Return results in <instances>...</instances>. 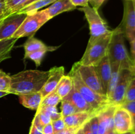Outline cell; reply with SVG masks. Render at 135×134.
Here are the masks:
<instances>
[{
  "instance_id": "f35d334b",
  "label": "cell",
  "mask_w": 135,
  "mask_h": 134,
  "mask_svg": "<svg viewBox=\"0 0 135 134\" xmlns=\"http://www.w3.org/2000/svg\"><path fill=\"white\" fill-rule=\"evenodd\" d=\"M131 43V59L133 60L135 69V39L130 42Z\"/></svg>"
},
{
  "instance_id": "681fc988",
  "label": "cell",
  "mask_w": 135,
  "mask_h": 134,
  "mask_svg": "<svg viewBox=\"0 0 135 134\" xmlns=\"http://www.w3.org/2000/svg\"><path fill=\"white\" fill-rule=\"evenodd\" d=\"M133 1H134V2H135V0H133Z\"/></svg>"
},
{
  "instance_id": "74e56055",
  "label": "cell",
  "mask_w": 135,
  "mask_h": 134,
  "mask_svg": "<svg viewBox=\"0 0 135 134\" xmlns=\"http://www.w3.org/2000/svg\"><path fill=\"white\" fill-rule=\"evenodd\" d=\"M43 134H55L51 123H48V124L44 126Z\"/></svg>"
},
{
  "instance_id": "7a4b0ae2",
  "label": "cell",
  "mask_w": 135,
  "mask_h": 134,
  "mask_svg": "<svg viewBox=\"0 0 135 134\" xmlns=\"http://www.w3.org/2000/svg\"><path fill=\"white\" fill-rule=\"evenodd\" d=\"M108 49V56L110 64H117L121 69H127L135 73L134 64L125 47V35L121 25L114 29Z\"/></svg>"
},
{
  "instance_id": "c3c4849f",
  "label": "cell",
  "mask_w": 135,
  "mask_h": 134,
  "mask_svg": "<svg viewBox=\"0 0 135 134\" xmlns=\"http://www.w3.org/2000/svg\"><path fill=\"white\" fill-rule=\"evenodd\" d=\"M133 131L135 133V123H134V126H133Z\"/></svg>"
},
{
  "instance_id": "4fadbf2b",
  "label": "cell",
  "mask_w": 135,
  "mask_h": 134,
  "mask_svg": "<svg viewBox=\"0 0 135 134\" xmlns=\"http://www.w3.org/2000/svg\"><path fill=\"white\" fill-rule=\"evenodd\" d=\"M94 67L101 81L103 91L104 95H106L108 84L112 74V67L108 55H105Z\"/></svg>"
},
{
  "instance_id": "f1b7e54d",
  "label": "cell",
  "mask_w": 135,
  "mask_h": 134,
  "mask_svg": "<svg viewBox=\"0 0 135 134\" xmlns=\"http://www.w3.org/2000/svg\"><path fill=\"white\" fill-rule=\"evenodd\" d=\"M44 126L40 123L37 114H35L32 122L29 134H43Z\"/></svg>"
},
{
  "instance_id": "6da1fadb",
  "label": "cell",
  "mask_w": 135,
  "mask_h": 134,
  "mask_svg": "<svg viewBox=\"0 0 135 134\" xmlns=\"http://www.w3.org/2000/svg\"><path fill=\"white\" fill-rule=\"evenodd\" d=\"M50 76V71L28 70L11 76L9 94L17 95L40 92Z\"/></svg>"
},
{
  "instance_id": "d590c367",
  "label": "cell",
  "mask_w": 135,
  "mask_h": 134,
  "mask_svg": "<svg viewBox=\"0 0 135 134\" xmlns=\"http://www.w3.org/2000/svg\"><path fill=\"white\" fill-rule=\"evenodd\" d=\"M105 0H88V2L91 4L92 7L98 10Z\"/></svg>"
},
{
  "instance_id": "9a60e30c",
  "label": "cell",
  "mask_w": 135,
  "mask_h": 134,
  "mask_svg": "<svg viewBox=\"0 0 135 134\" xmlns=\"http://www.w3.org/2000/svg\"><path fill=\"white\" fill-rule=\"evenodd\" d=\"M94 115L88 112H78L63 118L66 127H80L88 122Z\"/></svg>"
},
{
  "instance_id": "d4e9b609",
  "label": "cell",
  "mask_w": 135,
  "mask_h": 134,
  "mask_svg": "<svg viewBox=\"0 0 135 134\" xmlns=\"http://www.w3.org/2000/svg\"><path fill=\"white\" fill-rule=\"evenodd\" d=\"M48 51L47 50H39V51H34V52L26 53L25 54V59H28L34 62L36 66H39L41 64L42 60L45 54Z\"/></svg>"
},
{
  "instance_id": "e0dca14e",
  "label": "cell",
  "mask_w": 135,
  "mask_h": 134,
  "mask_svg": "<svg viewBox=\"0 0 135 134\" xmlns=\"http://www.w3.org/2000/svg\"><path fill=\"white\" fill-rule=\"evenodd\" d=\"M18 96H19V102H21V105L25 107L32 110H38L43 99L42 95L40 92L22 94Z\"/></svg>"
},
{
  "instance_id": "f546056e",
  "label": "cell",
  "mask_w": 135,
  "mask_h": 134,
  "mask_svg": "<svg viewBox=\"0 0 135 134\" xmlns=\"http://www.w3.org/2000/svg\"><path fill=\"white\" fill-rule=\"evenodd\" d=\"M38 109H41L43 110H44V111L46 112L50 116V118H51V122L54 120H56L59 119V118H61L62 117L61 114L58 112L56 106H40Z\"/></svg>"
},
{
  "instance_id": "b9f144b4",
  "label": "cell",
  "mask_w": 135,
  "mask_h": 134,
  "mask_svg": "<svg viewBox=\"0 0 135 134\" xmlns=\"http://www.w3.org/2000/svg\"><path fill=\"white\" fill-rule=\"evenodd\" d=\"M38 1V0H26V1H25V2L23 3L22 4V5H21V7H20L19 8H18V10L17 11V12L18 11L21 10L22 9H23L24 7H26L27 5H30V4H31L32 3L34 2V1Z\"/></svg>"
},
{
  "instance_id": "d6a6232c",
  "label": "cell",
  "mask_w": 135,
  "mask_h": 134,
  "mask_svg": "<svg viewBox=\"0 0 135 134\" xmlns=\"http://www.w3.org/2000/svg\"><path fill=\"white\" fill-rule=\"evenodd\" d=\"M51 124H52L53 128H54L55 133L64 130L66 127V125L65 123L64 120H63V117L56 120L52 121L51 122Z\"/></svg>"
},
{
  "instance_id": "1f68e13d",
  "label": "cell",
  "mask_w": 135,
  "mask_h": 134,
  "mask_svg": "<svg viewBox=\"0 0 135 134\" xmlns=\"http://www.w3.org/2000/svg\"><path fill=\"white\" fill-rule=\"evenodd\" d=\"M122 108L125 109V110H127L129 114L131 116L133 120V123H135V101H127L124 102L119 105Z\"/></svg>"
},
{
  "instance_id": "60d3db41",
  "label": "cell",
  "mask_w": 135,
  "mask_h": 134,
  "mask_svg": "<svg viewBox=\"0 0 135 134\" xmlns=\"http://www.w3.org/2000/svg\"><path fill=\"white\" fill-rule=\"evenodd\" d=\"M83 130H84V134H92L90 127L89 121H88V122H86V123L83 126Z\"/></svg>"
},
{
  "instance_id": "816d5d0a",
  "label": "cell",
  "mask_w": 135,
  "mask_h": 134,
  "mask_svg": "<svg viewBox=\"0 0 135 134\" xmlns=\"http://www.w3.org/2000/svg\"><path fill=\"white\" fill-rule=\"evenodd\" d=\"M134 3H135V2H134Z\"/></svg>"
},
{
  "instance_id": "bcb514c9",
  "label": "cell",
  "mask_w": 135,
  "mask_h": 134,
  "mask_svg": "<svg viewBox=\"0 0 135 134\" xmlns=\"http://www.w3.org/2000/svg\"><path fill=\"white\" fill-rule=\"evenodd\" d=\"M105 134H118V133H117L114 130H108V131H107V132L105 133Z\"/></svg>"
},
{
  "instance_id": "7402d4cb",
  "label": "cell",
  "mask_w": 135,
  "mask_h": 134,
  "mask_svg": "<svg viewBox=\"0 0 135 134\" xmlns=\"http://www.w3.org/2000/svg\"><path fill=\"white\" fill-rule=\"evenodd\" d=\"M56 0H38L32 3L30 5H27L26 7H24L21 10L18 11L17 13H25V14H31L35 12L39 11V9H42L44 7H46L47 5H50L53 3Z\"/></svg>"
},
{
  "instance_id": "f907efd6",
  "label": "cell",
  "mask_w": 135,
  "mask_h": 134,
  "mask_svg": "<svg viewBox=\"0 0 135 134\" xmlns=\"http://www.w3.org/2000/svg\"><path fill=\"white\" fill-rule=\"evenodd\" d=\"M124 1H127V0H124Z\"/></svg>"
},
{
  "instance_id": "3957f363",
  "label": "cell",
  "mask_w": 135,
  "mask_h": 134,
  "mask_svg": "<svg viewBox=\"0 0 135 134\" xmlns=\"http://www.w3.org/2000/svg\"><path fill=\"white\" fill-rule=\"evenodd\" d=\"M68 75H69L72 78L74 87L80 93L83 98L90 105L96 115L112 105L106 96L98 94L84 84L79 76L77 70L73 66Z\"/></svg>"
},
{
  "instance_id": "836d02e7",
  "label": "cell",
  "mask_w": 135,
  "mask_h": 134,
  "mask_svg": "<svg viewBox=\"0 0 135 134\" xmlns=\"http://www.w3.org/2000/svg\"><path fill=\"white\" fill-rule=\"evenodd\" d=\"M90 127L92 134H99L98 120L97 116H94L89 120Z\"/></svg>"
},
{
  "instance_id": "8992f818",
  "label": "cell",
  "mask_w": 135,
  "mask_h": 134,
  "mask_svg": "<svg viewBox=\"0 0 135 134\" xmlns=\"http://www.w3.org/2000/svg\"><path fill=\"white\" fill-rule=\"evenodd\" d=\"M80 10L84 13L86 18L89 24L90 30V38H99L112 31L109 30L108 24L102 18L96 9L88 5L80 8Z\"/></svg>"
},
{
  "instance_id": "7bdbcfd3",
  "label": "cell",
  "mask_w": 135,
  "mask_h": 134,
  "mask_svg": "<svg viewBox=\"0 0 135 134\" xmlns=\"http://www.w3.org/2000/svg\"><path fill=\"white\" fill-rule=\"evenodd\" d=\"M9 14H10V13H8V12H7V13H3V14H0V24H1V22H2L4 18H5V17H7L8 15H9Z\"/></svg>"
},
{
  "instance_id": "2e32d148",
  "label": "cell",
  "mask_w": 135,
  "mask_h": 134,
  "mask_svg": "<svg viewBox=\"0 0 135 134\" xmlns=\"http://www.w3.org/2000/svg\"><path fill=\"white\" fill-rule=\"evenodd\" d=\"M75 9L76 7L71 2L70 0H56L46 9L48 13L49 17L51 19L61 13L74 10Z\"/></svg>"
},
{
  "instance_id": "52a82bcc",
  "label": "cell",
  "mask_w": 135,
  "mask_h": 134,
  "mask_svg": "<svg viewBox=\"0 0 135 134\" xmlns=\"http://www.w3.org/2000/svg\"><path fill=\"white\" fill-rule=\"evenodd\" d=\"M84 84L98 94L105 95L103 91L101 81L93 66H87L76 62L73 64ZM106 96V95H105Z\"/></svg>"
},
{
  "instance_id": "f6af8a7d",
  "label": "cell",
  "mask_w": 135,
  "mask_h": 134,
  "mask_svg": "<svg viewBox=\"0 0 135 134\" xmlns=\"http://www.w3.org/2000/svg\"><path fill=\"white\" fill-rule=\"evenodd\" d=\"M9 94L8 92H6V91H0V98H1V97H4V96L7 95Z\"/></svg>"
},
{
  "instance_id": "44dd1931",
  "label": "cell",
  "mask_w": 135,
  "mask_h": 134,
  "mask_svg": "<svg viewBox=\"0 0 135 134\" xmlns=\"http://www.w3.org/2000/svg\"><path fill=\"white\" fill-rule=\"evenodd\" d=\"M112 67V74H111L110 80H109V84H108V91H107V97L109 99L113 93V90H114L115 85L117 84V81H118L120 71H121V68L119 64H111Z\"/></svg>"
},
{
  "instance_id": "9c48e42d",
  "label": "cell",
  "mask_w": 135,
  "mask_h": 134,
  "mask_svg": "<svg viewBox=\"0 0 135 134\" xmlns=\"http://www.w3.org/2000/svg\"><path fill=\"white\" fill-rule=\"evenodd\" d=\"M26 16L25 13H15L5 17L0 24V40L13 38Z\"/></svg>"
},
{
  "instance_id": "d6986e66",
  "label": "cell",
  "mask_w": 135,
  "mask_h": 134,
  "mask_svg": "<svg viewBox=\"0 0 135 134\" xmlns=\"http://www.w3.org/2000/svg\"><path fill=\"white\" fill-rule=\"evenodd\" d=\"M73 87V83L71 77L69 75L67 76L64 75L59 81L55 91L60 98L63 99L70 93Z\"/></svg>"
},
{
  "instance_id": "ee69618b",
  "label": "cell",
  "mask_w": 135,
  "mask_h": 134,
  "mask_svg": "<svg viewBox=\"0 0 135 134\" xmlns=\"http://www.w3.org/2000/svg\"><path fill=\"white\" fill-rule=\"evenodd\" d=\"M76 134H84V130H83V126H82L81 127H80V128H79V130H78Z\"/></svg>"
},
{
  "instance_id": "603a6c76",
  "label": "cell",
  "mask_w": 135,
  "mask_h": 134,
  "mask_svg": "<svg viewBox=\"0 0 135 134\" xmlns=\"http://www.w3.org/2000/svg\"><path fill=\"white\" fill-rule=\"evenodd\" d=\"M61 99L60 98L57 93H56V91L55 90L49 95H47L46 97L42 99V102L40 104V106H56L61 101Z\"/></svg>"
},
{
  "instance_id": "277c9868",
  "label": "cell",
  "mask_w": 135,
  "mask_h": 134,
  "mask_svg": "<svg viewBox=\"0 0 135 134\" xmlns=\"http://www.w3.org/2000/svg\"><path fill=\"white\" fill-rule=\"evenodd\" d=\"M113 31L97 38H90L85 52L80 62L87 66H96L108 54Z\"/></svg>"
},
{
  "instance_id": "7c38bea8",
  "label": "cell",
  "mask_w": 135,
  "mask_h": 134,
  "mask_svg": "<svg viewBox=\"0 0 135 134\" xmlns=\"http://www.w3.org/2000/svg\"><path fill=\"white\" fill-rule=\"evenodd\" d=\"M49 71H50V76L40 91L43 99L56 89L62 77L64 76L65 73V69L63 66H55L51 68Z\"/></svg>"
},
{
  "instance_id": "83f0119b",
  "label": "cell",
  "mask_w": 135,
  "mask_h": 134,
  "mask_svg": "<svg viewBox=\"0 0 135 134\" xmlns=\"http://www.w3.org/2000/svg\"><path fill=\"white\" fill-rule=\"evenodd\" d=\"M132 101H135V75L132 78L128 85L124 102Z\"/></svg>"
},
{
  "instance_id": "7dc6e473",
  "label": "cell",
  "mask_w": 135,
  "mask_h": 134,
  "mask_svg": "<svg viewBox=\"0 0 135 134\" xmlns=\"http://www.w3.org/2000/svg\"><path fill=\"white\" fill-rule=\"evenodd\" d=\"M121 134H135L133 131H128V132L126 133H121Z\"/></svg>"
},
{
  "instance_id": "4316f807",
  "label": "cell",
  "mask_w": 135,
  "mask_h": 134,
  "mask_svg": "<svg viewBox=\"0 0 135 134\" xmlns=\"http://www.w3.org/2000/svg\"><path fill=\"white\" fill-rule=\"evenodd\" d=\"M26 0H6L5 7L7 12L10 14L17 13L18 8Z\"/></svg>"
},
{
  "instance_id": "ac0fdd59",
  "label": "cell",
  "mask_w": 135,
  "mask_h": 134,
  "mask_svg": "<svg viewBox=\"0 0 135 134\" xmlns=\"http://www.w3.org/2000/svg\"><path fill=\"white\" fill-rule=\"evenodd\" d=\"M56 47L47 46L40 39L35 38L34 36L30 37L24 44L25 53H26L34 52L39 50H47V51H53L57 49Z\"/></svg>"
},
{
  "instance_id": "ffe728a7",
  "label": "cell",
  "mask_w": 135,
  "mask_h": 134,
  "mask_svg": "<svg viewBox=\"0 0 135 134\" xmlns=\"http://www.w3.org/2000/svg\"><path fill=\"white\" fill-rule=\"evenodd\" d=\"M17 39L12 38L0 40V63L11 57V53Z\"/></svg>"
},
{
  "instance_id": "484cf974",
  "label": "cell",
  "mask_w": 135,
  "mask_h": 134,
  "mask_svg": "<svg viewBox=\"0 0 135 134\" xmlns=\"http://www.w3.org/2000/svg\"><path fill=\"white\" fill-rule=\"evenodd\" d=\"M11 80V76L0 69V91H9Z\"/></svg>"
},
{
  "instance_id": "8d00e7d4",
  "label": "cell",
  "mask_w": 135,
  "mask_h": 134,
  "mask_svg": "<svg viewBox=\"0 0 135 134\" xmlns=\"http://www.w3.org/2000/svg\"><path fill=\"white\" fill-rule=\"evenodd\" d=\"M70 1L75 7L80 6L83 7L88 5V0H70Z\"/></svg>"
},
{
  "instance_id": "8fae6325",
  "label": "cell",
  "mask_w": 135,
  "mask_h": 134,
  "mask_svg": "<svg viewBox=\"0 0 135 134\" xmlns=\"http://www.w3.org/2000/svg\"><path fill=\"white\" fill-rule=\"evenodd\" d=\"M114 130L118 134L133 131V120L129 112L120 106H117L113 116Z\"/></svg>"
},
{
  "instance_id": "4dcf8cb0",
  "label": "cell",
  "mask_w": 135,
  "mask_h": 134,
  "mask_svg": "<svg viewBox=\"0 0 135 134\" xmlns=\"http://www.w3.org/2000/svg\"><path fill=\"white\" fill-rule=\"evenodd\" d=\"M36 114H37L40 122V123H42L44 126L48 124V123H51V120L50 116L44 111V110H42V109H38V110H36Z\"/></svg>"
},
{
  "instance_id": "cb8c5ba5",
  "label": "cell",
  "mask_w": 135,
  "mask_h": 134,
  "mask_svg": "<svg viewBox=\"0 0 135 134\" xmlns=\"http://www.w3.org/2000/svg\"><path fill=\"white\" fill-rule=\"evenodd\" d=\"M61 102V114L63 118L72 115V114L79 112V110L76 109V106L70 101L65 99H62Z\"/></svg>"
},
{
  "instance_id": "e575fe53",
  "label": "cell",
  "mask_w": 135,
  "mask_h": 134,
  "mask_svg": "<svg viewBox=\"0 0 135 134\" xmlns=\"http://www.w3.org/2000/svg\"><path fill=\"white\" fill-rule=\"evenodd\" d=\"M79 128L80 127H66L64 130L55 133V134H76Z\"/></svg>"
},
{
  "instance_id": "ab89813d",
  "label": "cell",
  "mask_w": 135,
  "mask_h": 134,
  "mask_svg": "<svg viewBox=\"0 0 135 134\" xmlns=\"http://www.w3.org/2000/svg\"><path fill=\"white\" fill-rule=\"evenodd\" d=\"M5 3H6V0H0V14L7 13Z\"/></svg>"
},
{
  "instance_id": "5bb4252c",
  "label": "cell",
  "mask_w": 135,
  "mask_h": 134,
  "mask_svg": "<svg viewBox=\"0 0 135 134\" xmlns=\"http://www.w3.org/2000/svg\"><path fill=\"white\" fill-rule=\"evenodd\" d=\"M63 99L67 100L72 102L76 106V109L79 110V112H88L96 116V114L90 105L86 102V101L83 98L80 93L74 87L71 89L70 93Z\"/></svg>"
},
{
  "instance_id": "30bf717a",
  "label": "cell",
  "mask_w": 135,
  "mask_h": 134,
  "mask_svg": "<svg viewBox=\"0 0 135 134\" xmlns=\"http://www.w3.org/2000/svg\"><path fill=\"white\" fill-rule=\"evenodd\" d=\"M120 25L129 42L135 39V3L133 0L124 1L123 17Z\"/></svg>"
},
{
  "instance_id": "5b68a950",
  "label": "cell",
  "mask_w": 135,
  "mask_h": 134,
  "mask_svg": "<svg viewBox=\"0 0 135 134\" xmlns=\"http://www.w3.org/2000/svg\"><path fill=\"white\" fill-rule=\"evenodd\" d=\"M50 19L51 18L49 17L46 9L28 14L13 38L18 39L24 37L30 38L33 36L36 32Z\"/></svg>"
},
{
  "instance_id": "ba28073f",
  "label": "cell",
  "mask_w": 135,
  "mask_h": 134,
  "mask_svg": "<svg viewBox=\"0 0 135 134\" xmlns=\"http://www.w3.org/2000/svg\"><path fill=\"white\" fill-rule=\"evenodd\" d=\"M134 75L135 73L129 70H121L115 87L112 96L109 99V102L112 105L119 106L124 102L128 85L131 78Z\"/></svg>"
}]
</instances>
